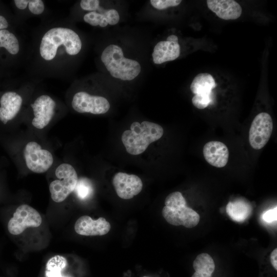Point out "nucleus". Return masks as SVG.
Instances as JSON below:
<instances>
[{
  "instance_id": "1",
  "label": "nucleus",
  "mask_w": 277,
  "mask_h": 277,
  "mask_svg": "<svg viewBox=\"0 0 277 277\" xmlns=\"http://www.w3.org/2000/svg\"><path fill=\"white\" fill-rule=\"evenodd\" d=\"M82 43L79 35L67 27H53L47 31L41 38L39 52L41 57L46 61L54 60L59 50H64L69 55L79 53Z\"/></svg>"
},
{
  "instance_id": "2",
  "label": "nucleus",
  "mask_w": 277,
  "mask_h": 277,
  "mask_svg": "<svg viewBox=\"0 0 277 277\" xmlns=\"http://www.w3.org/2000/svg\"><path fill=\"white\" fill-rule=\"evenodd\" d=\"M164 134L162 127L156 123L143 121L133 122L130 129L124 131L122 141L126 151L132 155L143 153L152 143L159 140Z\"/></svg>"
},
{
  "instance_id": "3",
  "label": "nucleus",
  "mask_w": 277,
  "mask_h": 277,
  "mask_svg": "<svg viewBox=\"0 0 277 277\" xmlns=\"http://www.w3.org/2000/svg\"><path fill=\"white\" fill-rule=\"evenodd\" d=\"M101 59L111 75L117 79L132 80L141 71L140 63L125 57L122 49L116 45L107 46L102 53Z\"/></svg>"
},
{
  "instance_id": "4",
  "label": "nucleus",
  "mask_w": 277,
  "mask_h": 277,
  "mask_svg": "<svg viewBox=\"0 0 277 277\" xmlns=\"http://www.w3.org/2000/svg\"><path fill=\"white\" fill-rule=\"evenodd\" d=\"M165 206L162 215L170 224L183 225L188 228L196 226L200 220L199 214L186 205V202L180 192L170 193L165 200Z\"/></svg>"
},
{
  "instance_id": "5",
  "label": "nucleus",
  "mask_w": 277,
  "mask_h": 277,
  "mask_svg": "<svg viewBox=\"0 0 277 277\" xmlns=\"http://www.w3.org/2000/svg\"><path fill=\"white\" fill-rule=\"evenodd\" d=\"M58 179L53 181L49 185L51 199L56 203L64 201L74 191L78 181L77 173L70 164L63 163L55 170Z\"/></svg>"
},
{
  "instance_id": "6",
  "label": "nucleus",
  "mask_w": 277,
  "mask_h": 277,
  "mask_svg": "<svg viewBox=\"0 0 277 277\" xmlns=\"http://www.w3.org/2000/svg\"><path fill=\"white\" fill-rule=\"evenodd\" d=\"M42 222L39 212L27 204L18 206L8 223V230L13 235L22 233L27 228H36Z\"/></svg>"
},
{
  "instance_id": "7",
  "label": "nucleus",
  "mask_w": 277,
  "mask_h": 277,
  "mask_svg": "<svg viewBox=\"0 0 277 277\" xmlns=\"http://www.w3.org/2000/svg\"><path fill=\"white\" fill-rule=\"evenodd\" d=\"M273 130L271 116L266 112L257 114L251 123L249 132V141L254 149L264 147L268 142Z\"/></svg>"
},
{
  "instance_id": "8",
  "label": "nucleus",
  "mask_w": 277,
  "mask_h": 277,
  "mask_svg": "<svg viewBox=\"0 0 277 277\" xmlns=\"http://www.w3.org/2000/svg\"><path fill=\"white\" fill-rule=\"evenodd\" d=\"M23 152L27 167L33 172H45L53 164V158L51 153L47 150L43 149L35 142L27 143Z\"/></svg>"
},
{
  "instance_id": "9",
  "label": "nucleus",
  "mask_w": 277,
  "mask_h": 277,
  "mask_svg": "<svg viewBox=\"0 0 277 277\" xmlns=\"http://www.w3.org/2000/svg\"><path fill=\"white\" fill-rule=\"evenodd\" d=\"M71 105L77 112L93 114L106 113L110 107L108 101L104 97L91 95L84 91L78 92L74 95Z\"/></svg>"
},
{
  "instance_id": "10",
  "label": "nucleus",
  "mask_w": 277,
  "mask_h": 277,
  "mask_svg": "<svg viewBox=\"0 0 277 277\" xmlns=\"http://www.w3.org/2000/svg\"><path fill=\"white\" fill-rule=\"evenodd\" d=\"M112 184L118 196L124 200L133 198L143 188L142 181L138 176L122 172L114 174Z\"/></svg>"
},
{
  "instance_id": "11",
  "label": "nucleus",
  "mask_w": 277,
  "mask_h": 277,
  "mask_svg": "<svg viewBox=\"0 0 277 277\" xmlns=\"http://www.w3.org/2000/svg\"><path fill=\"white\" fill-rule=\"evenodd\" d=\"M31 107L34 114L32 124L35 128L42 129L51 121L55 113L56 103L50 96L42 95L36 98Z\"/></svg>"
},
{
  "instance_id": "12",
  "label": "nucleus",
  "mask_w": 277,
  "mask_h": 277,
  "mask_svg": "<svg viewBox=\"0 0 277 277\" xmlns=\"http://www.w3.org/2000/svg\"><path fill=\"white\" fill-rule=\"evenodd\" d=\"M180 52L177 36L170 35L166 41H160L156 44L152 54L153 61L154 64H161L175 60L180 56Z\"/></svg>"
},
{
  "instance_id": "13",
  "label": "nucleus",
  "mask_w": 277,
  "mask_h": 277,
  "mask_svg": "<svg viewBox=\"0 0 277 277\" xmlns=\"http://www.w3.org/2000/svg\"><path fill=\"white\" fill-rule=\"evenodd\" d=\"M110 228V223L105 218L100 217L94 220L88 215L80 217L74 225L75 232L85 236L103 235L106 234Z\"/></svg>"
},
{
  "instance_id": "14",
  "label": "nucleus",
  "mask_w": 277,
  "mask_h": 277,
  "mask_svg": "<svg viewBox=\"0 0 277 277\" xmlns=\"http://www.w3.org/2000/svg\"><path fill=\"white\" fill-rule=\"evenodd\" d=\"M22 103V96L16 92L4 93L0 99V121L6 124L13 119L19 111Z\"/></svg>"
},
{
  "instance_id": "15",
  "label": "nucleus",
  "mask_w": 277,
  "mask_h": 277,
  "mask_svg": "<svg viewBox=\"0 0 277 277\" xmlns=\"http://www.w3.org/2000/svg\"><path fill=\"white\" fill-rule=\"evenodd\" d=\"M203 152L205 160L214 167H223L228 161L229 150L222 142H209L204 145Z\"/></svg>"
},
{
  "instance_id": "16",
  "label": "nucleus",
  "mask_w": 277,
  "mask_h": 277,
  "mask_svg": "<svg viewBox=\"0 0 277 277\" xmlns=\"http://www.w3.org/2000/svg\"><path fill=\"white\" fill-rule=\"evenodd\" d=\"M206 2L208 8L223 19H236L242 13L241 6L235 1L208 0Z\"/></svg>"
},
{
  "instance_id": "17",
  "label": "nucleus",
  "mask_w": 277,
  "mask_h": 277,
  "mask_svg": "<svg viewBox=\"0 0 277 277\" xmlns=\"http://www.w3.org/2000/svg\"><path fill=\"white\" fill-rule=\"evenodd\" d=\"M84 21L92 26L106 27L108 24L115 25L120 21V15L114 9L102 10L100 7L94 11L89 12L83 17Z\"/></svg>"
},
{
  "instance_id": "18",
  "label": "nucleus",
  "mask_w": 277,
  "mask_h": 277,
  "mask_svg": "<svg viewBox=\"0 0 277 277\" xmlns=\"http://www.w3.org/2000/svg\"><path fill=\"white\" fill-rule=\"evenodd\" d=\"M216 86L213 76L208 73H201L193 78L190 90L194 94L210 95Z\"/></svg>"
},
{
  "instance_id": "19",
  "label": "nucleus",
  "mask_w": 277,
  "mask_h": 277,
  "mask_svg": "<svg viewBox=\"0 0 277 277\" xmlns=\"http://www.w3.org/2000/svg\"><path fill=\"white\" fill-rule=\"evenodd\" d=\"M68 262L63 256L56 255L47 262L45 267V277H73L66 273Z\"/></svg>"
},
{
  "instance_id": "20",
  "label": "nucleus",
  "mask_w": 277,
  "mask_h": 277,
  "mask_svg": "<svg viewBox=\"0 0 277 277\" xmlns=\"http://www.w3.org/2000/svg\"><path fill=\"white\" fill-rule=\"evenodd\" d=\"M226 211L229 216L237 222L244 221L250 212V207L242 201L229 202L226 207Z\"/></svg>"
},
{
  "instance_id": "21",
  "label": "nucleus",
  "mask_w": 277,
  "mask_h": 277,
  "mask_svg": "<svg viewBox=\"0 0 277 277\" xmlns=\"http://www.w3.org/2000/svg\"><path fill=\"white\" fill-rule=\"evenodd\" d=\"M0 48H5L11 54L16 55L19 51V41L15 35L6 29L0 30Z\"/></svg>"
},
{
  "instance_id": "22",
  "label": "nucleus",
  "mask_w": 277,
  "mask_h": 277,
  "mask_svg": "<svg viewBox=\"0 0 277 277\" xmlns=\"http://www.w3.org/2000/svg\"><path fill=\"white\" fill-rule=\"evenodd\" d=\"M193 267L195 270L191 277H211L215 269L213 261L202 259L193 261Z\"/></svg>"
},
{
  "instance_id": "23",
  "label": "nucleus",
  "mask_w": 277,
  "mask_h": 277,
  "mask_svg": "<svg viewBox=\"0 0 277 277\" xmlns=\"http://www.w3.org/2000/svg\"><path fill=\"white\" fill-rule=\"evenodd\" d=\"M76 196L81 200L90 198L93 193V187L91 181L85 177L78 179L74 191Z\"/></svg>"
},
{
  "instance_id": "24",
  "label": "nucleus",
  "mask_w": 277,
  "mask_h": 277,
  "mask_svg": "<svg viewBox=\"0 0 277 277\" xmlns=\"http://www.w3.org/2000/svg\"><path fill=\"white\" fill-rule=\"evenodd\" d=\"M212 101V94L210 95L195 94L192 103L196 108L203 109L206 108Z\"/></svg>"
},
{
  "instance_id": "25",
  "label": "nucleus",
  "mask_w": 277,
  "mask_h": 277,
  "mask_svg": "<svg viewBox=\"0 0 277 277\" xmlns=\"http://www.w3.org/2000/svg\"><path fill=\"white\" fill-rule=\"evenodd\" d=\"M151 5L159 10L165 9L168 8L179 5L182 1L180 0H151Z\"/></svg>"
},
{
  "instance_id": "26",
  "label": "nucleus",
  "mask_w": 277,
  "mask_h": 277,
  "mask_svg": "<svg viewBox=\"0 0 277 277\" xmlns=\"http://www.w3.org/2000/svg\"><path fill=\"white\" fill-rule=\"evenodd\" d=\"M27 7L30 12L35 15L41 14L45 9V5L42 0H28Z\"/></svg>"
},
{
  "instance_id": "27",
  "label": "nucleus",
  "mask_w": 277,
  "mask_h": 277,
  "mask_svg": "<svg viewBox=\"0 0 277 277\" xmlns=\"http://www.w3.org/2000/svg\"><path fill=\"white\" fill-rule=\"evenodd\" d=\"M100 1L98 0H82L80 2L81 8L89 12L96 11L100 7Z\"/></svg>"
},
{
  "instance_id": "28",
  "label": "nucleus",
  "mask_w": 277,
  "mask_h": 277,
  "mask_svg": "<svg viewBox=\"0 0 277 277\" xmlns=\"http://www.w3.org/2000/svg\"><path fill=\"white\" fill-rule=\"evenodd\" d=\"M277 209L276 207L272 209L269 210L265 212L263 214L262 218L263 220L267 223H271L276 221L277 219Z\"/></svg>"
},
{
  "instance_id": "29",
  "label": "nucleus",
  "mask_w": 277,
  "mask_h": 277,
  "mask_svg": "<svg viewBox=\"0 0 277 277\" xmlns=\"http://www.w3.org/2000/svg\"><path fill=\"white\" fill-rule=\"evenodd\" d=\"M270 262L273 268L277 270V249H274L270 254Z\"/></svg>"
},
{
  "instance_id": "30",
  "label": "nucleus",
  "mask_w": 277,
  "mask_h": 277,
  "mask_svg": "<svg viewBox=\"0 0 277 277\" xmlns=\"http://www.w3.org/2000/svg\"><path fill=\"white\" fill-rule=\"evenodd\" d=\"M9 26L7 19L2 15H0V30L6 29Z\"/></svg>"
},
{
  "instance_id": "31",
  "label": "nucleus",
  "mask_w": 277,
  "mask_h": 277,
  "mask_svg": "<svg viewBox=\"0 0 277 277\" xmlns=\"http://www.w3.org/2000/svg\"><path fill=\"white\" fill-rule=\"evenodd\" d=\"M143 277H148V276H143Z\"/></svg>"
}]
</instances>
